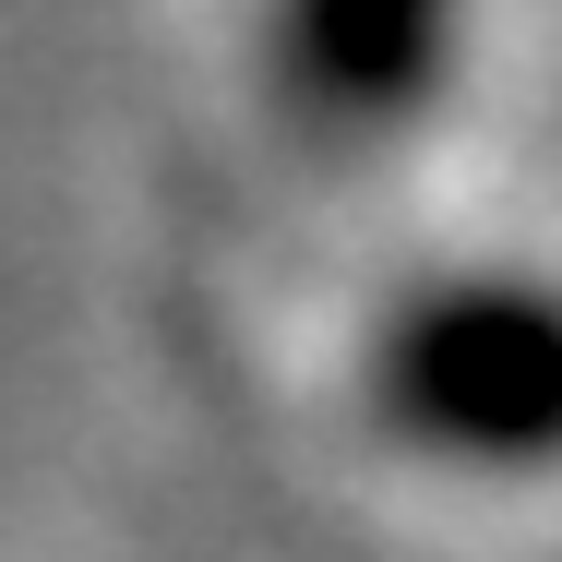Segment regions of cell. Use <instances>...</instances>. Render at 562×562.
Segmentation results:
<instances>
[{
  "label": "cell",
  "mask_w": 562,
  "mask_h": 562,
  "mask_svg": "<svg viewBox=\"0 0 562 562\" xmlns=\"http://www.w3.org/2000/svg\"><path fill=\"white\" fill-rule=\"evenodd\" d=\"M383 407L454 467H527L562 419V324L527 276H443L383 336Z\"/></svg>",
  "instance_id": "1"
},
{
  "label": "cell",
  "mask_w": 562,
  "mask_h": 562,
  "mask_svg": "<svg viewBox=\"0 0 562 562\" xmlns=\"http://www.w3.org/2000/svg\"><path fill=\"white\" fill-rule=\"evenodd\" d=\"M276 85L336 144H383L431 109L454 60V0H276Z\"/></svg>",
  "instance_id": "2"
}]
</instances>
